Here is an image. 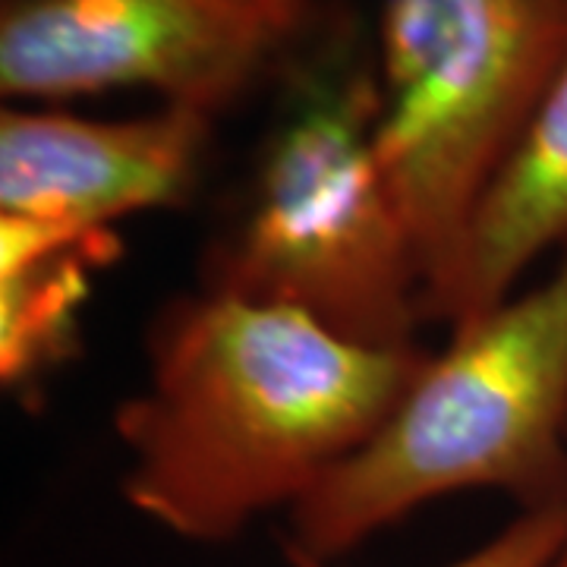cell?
<instances>
[{"mask_svg": "<svg viewBox=\"0 0 567 567\" xmlns=\"http://www.w3.org/2000/svg\"><path fill=\"white\" fill-rule=\"evenodd\" d=\"M429 357L212 287L177 297L148 331L145 385L114 413L123 502L177 539L230 543L357 454Z\"/></svg>", "mask_w": 567, "mask_h": 567, "instance_id": "cell-1", "label": "cell"}, {"mask_svg": "<svg viewBox=\"0 0 567 567\" xmlns=\"http://www.w3.org/2000/svg\"><path fill=\"white\" fill-rule=\"evenodd\" d=\"M382 89L360 22L324 13L281 73L237 227L203 287L287 306L365 347L416 344L425 265L379 155Z\"/></svg>", "mask_w": 567, "mask_h": 567, "instance_id": "cell-2", "label": "cell"}, {"mask_svg": "<svg viewBox=\"0 0 567 567\" xmlns=\"http://www.w3.org/2000/svg\"><path fill=\"white\" fill-rule=\"evenodd\" d=\"M567 502V246L546 281L451 328L385 425L287 511V558L331 565L435 498Z\"/></svg>", "mask_w": 567, "mask_h": 567, "instance_id": "cell-3", "label": "cell"}, {"mask_svg": "<svg viewBox=\"0 0 567 567\" xmlns=\"http://www.w3.org/2000/svg\"><path fill=\"white\" fill-rule=\"evenodd\" d=\"M565 48L561 0H379V155L420 246L425 293Z\"/></svg>", "mask_w": 567, "mask_h": 567, "instance_id": "cell-4", "label": "cell"}, {"mask_svg": "<svg viewBox=\"0 0 567 567\" xmlns=\"http://www.w3.org/2000/svg\"><path fill=\"white\" fill-rule=\"evenodd\" d=\"M322 17V0H3L0 95L61 104L148 92L218 121L281 80Z\"/></svg>", "mask_w": 567, "mask_h": 567, "instance_id": "cell-5", "label": "cell"}, {"mask_svg": "<svg viewBox=\"0 0 567 567\" xmlns=\"http://www.w3.org/2000/svg\"><path fill=\"white\" fill-rule=\"evenodd\" d=\"M215 123L164 104L117 121L3 104L0 218L95 234L130 215L177 208L203 181Z\"/></svg>", "mask_w": 567, "mask_h": 567, "instance_id": "cell-6", "label": "cell"}, {"mask_svg": "<svg viewBox=\"0 0 567 567\" xmlns=\"http://www.w3.org/2000/svg\"><path fill=\"white\" fill-rule=\"evenodd\" d=\"M567 246V48L546 95L466 218L445 275L425 293V322L447 328L517 293L539 256Z\"/></svg>", "mask_w": 567, "mask_h": 567, "instance_id": "cell-7", "label": "cell"}, {"mask_svg": "<svg viewBox=\"0 0 567 567\" xmlns=\"http://www.w3.org/2000/svg\"><path fill=\"white\" fill-rule=\"evenodd\" d=\"M111 230L0 218V363L20 385L61 363L89 293V268L114 256Z\"/></svg>", "mask_w": 567, "mask_h": 567, "instance_id": "cell-8", "label": "cell"}, {"mask_svg": "<svg viewBox=\"0 0 567 567\" xmlns=\"http://www.w3.org/2000/svg\"><path fill=\"white\" fill-rule=\"evenodd\" d=\"M565 536V505L520 511L502 533L445 567H546ZM293 567H331L306 558H287Z\"/></svg>", "mask_w": 567, "mask_h": 567, "instance_id": "cell-9", "label": "cell"}, {"mask_svg": "<svg viewBox=\"0 0 567 567\" xmlns=\"http://www.w3.org/2000/svg\"><path fill=\"white\" fill-rule=\"evenodd\" d=\"M546 567H567V502H565V536H561V546L555 548L551 561Z\"/></svg>", "mask_w": 567, "mask_h": 567, "instance_id": "cell-10", "label": "cell"}]
</instances>
